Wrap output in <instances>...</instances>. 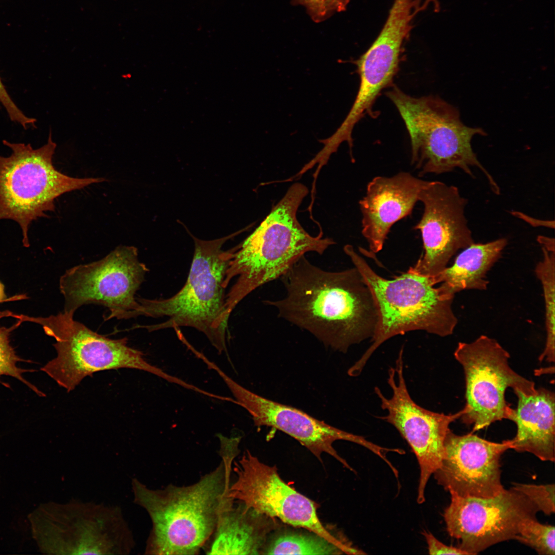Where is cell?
Instances as JSON below:
<instances>
[{"instance_id": "obj_23", "label": "cell", "mask_w": 555, "mask_h": 555, "mask_svg": "<svg viewBox=\"0 0 555 555\" xmlns=\"http://www.w3.org/2000/svg\"><path fill=\"white\" fill-rule=\"evenodd\" d=\"M543 256L535 267V274L541 282L545 303L546 339L545 348L539 357L554 362L555 335V254L554 251L542 247Z\"/></svg>"}, {"instance_id": "obj_34", "label": "cell", "mask_w": 555, "mask_h": 555, "mask_svg": "<svg viewBox=\"0 0 555 555\" xmlns=\"http://www.w3.org/2000/svg\"><path fill=\"white\" fill-rule=\"evenodd\" d=\"M6 299V295L5 293L4 286L3 284L0 282V302L5 301Z\"/></svg>"}, {"instance_id": "obj_25", "label": "cell", "mask_w": 555, "mask_h": 555, "mask_svg": "<svg viewBox=\"0 0 555 555\" xmlns=\"http://www.w3.org/2000/svg\"><path fill=\"white\" fill-rule=\"evenodd\" d=\"M554 526L538 522L536 517L525 520L514 539L534 549L538 554L554 555Z\"/></svg>"}, {"instance_id": "obj_16", "label": "cell", "mask_w": 555, "mask_h": 555, "mask_svg": "<svg viewBox=\"0 0 555 555\" xmlns=\"http://www.w3.org/2000/svg\"><path fill=\"white\" fill-rule=\"evenodd\" d=\"M511 449V439L487 440L473 434L463 435L450 429L444 442V455L433 475L450 495L465 498H491L505 488L501 481L500 458Z\"/></svg>"}, {"instance_id": "obj_1", "label": "cell", "mask_w": 555, "mask_h": 555, "mask_svg": "<svg viewBox=\"0 0 555 555\" xmlns=\"http://www.w3.org/2000/svg\"><path fill=\"white\" fill-rule=\"evenodd\" d=\"M283 298L265 300L279 316L304 329L325 346L346 353L375 334L378 312L359 270H324L301 257L281 278Z\"/></svg>"}, {"instance_id": "obj_22", "label": "cell", "mask_w": 555, "mask_h": 555, "mask_svg": "<svg viewBox=\"0 0 555 555\" xmlns=\"http://www.w3.org/2000/svg\"><path fill=\"white\" fill-rule=\"evenodd\" d=\"M260 515L235 501L221 513L215 528L202 550L207 554H258L263 535Z\"/></svg>"}, {"instance_id": "obj_19", "label": "cell", "mask_w": 555, "mask_h": 555, "mask_svg": "<svg viewBox=\"0 0 555 555\" xmlns=\"http://www.w3.org/2000/svg\"><path fill=\"white\" fill-rule=\"evenodd\" d=\"M429 182L405 172L392 177L377 176L369 182L359 205L362 234L371 256L382 250L392 226L411 214Z\"/></svg>"}, {"instance_id": "obj_17", "label": "cell", "mask_w": 555, "mask_h": 555, "mask_svg": "<svg viewBox=\"0 0 555 555\" xmlns=\"http://www.w3.org/2000/svg\"><path fill=\"white\" fill-rule=\"evenodd\" d=\"M220 377L233 395L237 405L251 415L254 425L278 429L292 437L307 448L320 461L323 453L330 455L344 467L353 471L333 447L337 440L360 445L379 456L384 448L367 440L362 436L332 427L304 411L279 403L254 393L238 384L223 373Z\"/></svg>"}, {"instance_id": "obj_12", "label": "cell", "mask_w": 555, "mask_h": 555, "mask_svg": "<svg viewBox=\"0 0 555 555\" xmlns=\"http://www.w3.org/2000/svg\"><path fill=\"white\" fill-rule=\"evenodd\" d=\"M234 481L229 496L257 515L278 518L287 524L302 527L352 554L354 548L330 533L320 520L314 503L289 486L275 466L263 462L248 450L234 460Z\"/></svg>"}, {"instance_id": "obj_20", "label": "cell", "mask_w": 555, "mask_h": 555, "mask_svg": "<svg viewBox=\"0 0 555 555\" xmlns=\"http://www.w3.org/2000/svg\"><path fill=\"white\" fill-rule=\"evenodd\" d=\"M514 392L517 405L516 409L511 408L507 417L517 427L516 434L511 439V449L532 453L542 461H554V393L542 387L530 395L519 391Z\"/></svg>"}, {"instance_id": "obj_11", "label": "cell", "mask_w": 555, "mask_h": 555, "mask_svg": "<svg viewBox=\"0 0 555 555\" xmlns=\"http://www.w3.org/2000/svg\"><path fill=\"white\" fill-rule=\"evenodd\" d=\"M148 271L138 259L137 249L128 246L117 247L100 260L71 267L59 281L63 311L74 314L82 306L95 304L109 309L104 320L127 319L139 306L135 294Z\"/></svg>"}, {"instance_id": "obj_7", "label": "cell", "mask_w": 555, "mask_h": 555, "mask_svg": "<svg viewBox=\"0 0 555 555\" xmlns=\"http://www.w3.org/2000/svg\"><path fill=\"white\" fill-rule=\"evenodd\" d=\"M73 315L64 311L46 317L12 315L21 323L40 324L54 339L57 356L41 370L67 392L94 373L121 368L145 371L170 383H180V379L146 362L142 352L127 345V338L112 339L98 334L75 320Z\"/></svg>"}, {"instance_id": "obj_30", "label": "cell", "mask_w": 555, "mask_h": 555, "mask_svg": "<svg viewBox=\"0 0 555 555\" xmlns=\"http://www.w3.org/2000/svg\"><path fill=\"white\" fill-rule=\"evenodd\" d=\"M423 535L428 545L429 553L430 554H465L468 555L465 551L459 547L445 544L432 533L424 531Z\"/></svg>"}, {"instance_id": "obj_9", "label": "cell", "mask_w": 555, "mask_h": 555, "mask_svg": "<svg viewBox=\"0 0 555 555\" xmlns=\"http://www.w3.org/2000/svg\"><path fill=\"white\" fill-rule=\"evenodd\" d=\"M3 143L12 152L8 157L0 155V220L11 219L19 225L26 247L29 246L31 224L53 211L56 198L105 180L74 178L58 171L52 162L57 144L51 130L47 142L38 149H33L29 143L6 140Z\"/></svg>"}, {"instance_id": "obj_15", "label": "cell", "mask_w": 555, "mask_h": 555, "mask_svg": "<svg viewBox=\"0 0 555 555\" xmlns=\"http://www.w3.org/2000/svg\"><path fill=\"white\" fill-rule=\"evenodd\" d=\"M418 201L423 212L414 229L421 232L424 252L408 271L431 277L444 270L458 251L474 241L465 213L467 200L456 187L429 181Z\"/></svg>"}, {"instance_id": "obj_8", "label": "cell", "mask_w": 555, "mask_h": 555, "mask_svg": "<svg viewBox=\"0 0 555 555\" xmlns=\"http://www.w3.org/2000/svg\"><path fill=\"white\" fill-rule=\"evenodd\" d=\"M33 530L45 553L127 555L136 542L121 508L116 505L71 499L41 506Z\"/></svg>"}, {"instance_id": "obj_10", "label": "cell", "mask_w": 555, "mask_h": 555, "mask_svg": "<svg viewBox=\"0 0 555 555\" xmlns=\"http://www.w3.org/2000/svg\"><path fill=\"white\" fill-rule=\"evenodd\" d=\"M454 355L465 378L466 404L460 418L466 424L473 425L472 432L507 419L511 409L505 399L508 387L527 395L536 391L533 381L511 368L509 353L486 335L469 343L459 342Z\"/></svg>"}, {"instance_id": "obj_35", "label": "cell", "mask_w": 555, "mask_h": 555, "mask_svg": "<svg viewBox=\"0 0 555 555\" xmlns=\"http://www.w3.org/2000/svg\"><path fill=\"white\" fill-rule=\"evenodd\" d=\"M389 451V449H387V451L386 452V453H387V451ZM385 458H386V456H385H385H384V457L383 458H382V459H383V460H384V459H385Z\"/></svg>"}, {"instance_id": "obj_28", "label": "cell", "mask_w": 555, "mask_h": 555, "mask_svg": "<svg viewBox=\"0 0 555 555\" xmlns=\"http://www.w3.org/2000/svg\"><path fill=\"white\" fill-rule=\"evenodd\" d=\"M295 5L304 7L315 23H321L336 12L346 10L349 0H291Z\"/></svg>"}, {"instance_id": "obj_33", "label": "cell", "mask_w": 555, "mask_h": 555, "mask_svg": "<svg viewBox=\"0 0 555 555\" xmlns=\"http://www.w3.org/2000/svg\"><path fill=\"white\" fill-rule=\"evenodd\" d=\"M537 239L538 242L542 245V247L549 250H554V239L553 238H551L540 235L538 237Z\"/></svg>"}, {"instance_id": "obj_27", "label": "cell", "mask_w": 555, "mask_h": 555, "mask_svg": "<svg viewBox=\"0 0 555 555\" xmlns=\"http://www.w3.org/2000/svg\"><path fill=\"white\" fill-rule=\"evenodd\" d=\"M512 488L527 497L538 511L546 515L554 513V485H535L514 483Z\"/></svg>"}, {"instance_id": "obj_3", "label": "cell", "mask_w": 555, "mask_h": 555, "mask_svg": "<svg viewBox=\"0 0 555 555\" xmlns=\"http://www.w3.org/2000/svg\"><path fill=\"white\" fill-rule=\"evenodd\" d=\"M308 193L306 186L293 183L258 227L233 248L224 281L227 288L237 278L226 294L229 314L253 290L281 278L305 253L322 254L335 244L322 233L311 235L299 223L297 212Z\"/></svg>"}, {"instance_id": "obj_6", "label": "cell", "mask_w": 555, "mask_h": 555, "mask_svg": "<svg viewBox=\"0 0 555 555\" xmlns=\"http://www.w3.org/2000/svg\"><path fill=\"white\" fill-rule=\"evenodd\" d=\"M385 94L404 123L411 140L412 164L416 163L420 175L459 168L474 178L470 168L476 166L485 175L493 193H499L498 184L471 146L475 135H486L482 128L465 125L457 109L438 97H414L394 85Z\"/></svg>"}, {"instance_id": "obj_21", "label": "cell", "mask_w": 555, "mask_h": 555, "mask_svg": "<svg viewBox=\"0 0 555 555\" xmlns=\"http://www.w3.org/2000/svg\"><path fill=\"white\" fill-rule=\"evenodd\" d=\"M507 244L505 238L484 244L474 242L463 249L451 266L430 278L434 285L440 284L445 293L454 297L462 290H485L489 284L487 274Z\"/></svg>"}, {"instance_id": "obj_13", "label": "cell", "mask_w": 555, "mask_h": 555, "mask_svg": "<svg viewBox=\"0 0 555 555\" xmlns=\"http://www.w3.org/2000/svg\"><path fill=\"white\" fill-rule=\"evenodd\" d=\"M403 355V346L399 351L395 367H390L388 371L387 381L392 390L391 397H386L379 387L374 388L381 408L387 412V415L377 418L393 425L415 455L420 469L417 502L421 504L425 501L428 482L442 460L449 426L461 417L464 410L445 414L428 410L415 402L404 377Z\"/></svg>"}, {"instance_id": "obj_24", "label": "cell", "mask_w": 555, "mask_h": 555, "mask_svg": "<svg viewBox=\"0 0 555 555\" xmlns=\"http://www.w3.org/2000/svg\"><path fill=\"white\" fill-rule=\"evenodd\" d=\"M264 553L325 555L343 552L334 544L317 534H288L275 539Z\"/></svg>"}, {"instance_id": "obj_29", "label": "cell", "mask_w": 555, "mask_h": 555, "mask_svg": "<svg viewBox=\"0 0 555 555\" xmlns=\"http://www.w3.org/2000/svg\"><path fill=\"white\" fill-rule=\"evenodd\" d=\"M0 102L5 107L10 120L19 123L26 128L33 122V119L26 116L12 100L0 77Z\"/></svg>"}, {"instance_id": "obj_14", "label": "cell", "mask_w": 555, "mask_h": 555, "mask_svg": "<svg viewBox=\"0 0 555 555\" xmlns=\"http://www.w3.org/2000/svg\"><path fill=\"white\" fill-rule=\"evenodd\" d=\"M538 512L527 497L512 487L491 498L451 495L443 517L449 534L471 555L514 539L521 523L536 517Z\"/></svg>"}, {"instance_id": "obj_4", "label": "cell", "mask_w": 555, "mask_h": 555, "mask_svg": "<svg viewBox=\"0 0 555 555\" xmlns=\"http://www.w3.org/2000/svg\"><path fill=\"white\" fill-rule=\"evenodd\" d=\"M239 232L210 240L192 235L194 252L190 270L183 286L165 299L138 298L139 306L127 319L143 316L168 318L164 322L138 325L149 331L190 327L204 334L219 354L227 351L226 338L230 317L226 308V272L233 249L225 251L223 246Z\"/></svg>"}, {"instance_id": "obj_2", "label": "cell", "mask_w": 555, "mask_h": 555, "mask_svg": "<svg viewBox=\"0 0 555 555\" xmlns=\"http://www.w3.org/2000/svg\"><path fill=\"white\" fill-rule=\"evenodd\" d=\"M219 439V464L192 485L153 489L132 478L134 502L146 511L152 522L145 554H198L221 513L234 502L229 491L240 440L224 435Z\"/></svg>"}, {"instance_id": "obj_26", "label": "cell", "mask_w": 555, "mask_h": 555, "mask_svg": "<svg viewBox=\"0 0 555 555\" xmlns=\"http://www.w3.org/2000/svg\"><path fill=\"white\" fill-rule=\"evenodd\" d=\"M11 313L12 312L9 310L0 311V320L3 317H10ZM21 323H22L18 321L9 327L1 326L0 324V377L2 376L13 377L37 394L42 395V393L36 387L24 377L23 374L28 371L18 366V363L23 360L16 354L10 343L9 336L11 332Z\"/></svg>"}, {"instance_id": "obj_18", "label": "cell", "mask_w": 555, "mask_h": 555, "mask_svg": "<svg viewBox=\"0 0 555 555\" xmlns=\"http://www.w3.org/2000/svg\"><path fill=\"white\" fill-rule=\"evenodd\" d=\"M412 29L411 20L406 14L390 12L377 38L355 61L360 77L359 88L348 115L337 132L341 138L352 139L355 124L365 115H372L373 105L381 92L392 86Z\"/></svg>"}, {"instance_id": "obj_5", "label": "cell", "mask_w": 555, "mask_h": 555, "mask_svg": "<svg viewBox=\"0 0 555 555\" xmlns=\"http://www.w3.org/2000/svg\"><path fill=\"white\" fill-rule=\"evenodd\" d=\"M344 251L370 288L378 312L372 344L349 368V376H359L377 348L394 336L413 330L442 337L453 334L458 322L452 309L454 297L435 287L430 277L408 271L387 280L378 274L351 245H345Z\"/></svg>"}, {"instance_id": "obj_32", "label": "cell", "mask_w": 555, "mask_h": 555, "mask_svg": "<svg viewBox=\"0 0 555 555\" xmlns=\"http://www.w3.org/2000/svg\"><path fill=\"white\" fill-rule=\"evenodd\" d=\"M512 214L513 215H514V216L517 217H519V218H521L523 219V220H524L526 222L529 223L531 225H534V226H546V227H551V228L552 227L551 226H551V223H550V221H542V220H539L535 221V220H536L537 219H533L532 218V220H530V217H528L526 215H525V214H524L523 213H520L519 212H517H517L513 211ZM552 227L554 228V226H552Z\"/></svg>"}, {"instance_id": "obj_31", "label": "cell", "mask_w": 555, "mask_h": 555, "mask_svg": "<svg viewBox=\"0 0 555 555\" xmlns=\"http://www.w3.org/2000/svg\"><path fill=\"white\" fill-rule=\"evenodd\" d=\"M413 4L416 10L421 9L424 11L430 6H432L435 12H438L440 9L438 0H413Z\"/></svg>"}]
</instances>
